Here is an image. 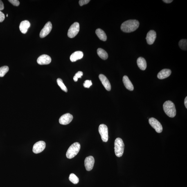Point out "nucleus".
<instances>
[{
  "instance_id": "33",
  "label": "nucleus",
  "mask_w": 187,
  "mask_h": 187,
  "mask_svg": "<svg viewBox=\"0 0 187 187\" xmlns=\"http://www.w3.org/2000/svg\"><path fill=\"white\" fill-rule=\"evenodd\" d=\"M184 104L185 107H186V108L187 109V97H186V98L185 99Z\"/></svg>"
},
{
  "instance_id": "22",
  "label": "nucleus",
  "mask_w": 187,
  "mask_h": 187,
  "mask_svg": "<svg viewBox=\"0 0 187 187\" xmlns=\"http://www.w3.org/2000/svg\"><path fill=\"white\" fill-rule=\"evenodd\" d=\"M57 82L59 87H60L62 91H65V92H67L68 90L67 88H66L65 85H64L62 79L60 78L57 79Z\"/></svg>"
},
{
  "instance_id": "2",
  "label": "nucleus",
  "mask_w": 187,
  "mask_h": 187,
  "mask_svg": "<svg viewBox=\"0 0 187 187\" xmlns=\"http://www.w3.org/2000/svg\"><path fill=\"white\" fill-rule=\"evenodd\" d=\"M163 107L165 112L170 117L172 118L176 116L177 111L173 102L168 100L163 104Z\"/></svg>"
},
{
  "instance_id": "12",
  "label": "nucleus",
  "mask_w": 187,
  "mask_h": 187,
  "mask_svg": "<svg viewBox=\"0 0 187 187\" xmlns=\"http://www.w3.org/2000/svg\"><path fill=\"white\" fill-rule=\"evenodd\" d=\"M51 62V57L49 55H41L37 60V63L40 65H46L50 64Z\"/></svg>"
},
{
  "instance_id": "6",
  "label": "nucleus",
  "mask_w": 187,
  "mask_h": 187,
  "mask_svg": "<svg viewBox=\"0 0 187 187\" xmlns=\"http://www.w3.org/2000/svg\"><path fill=\"white\" fill-rule=\"evenodd\" d=\"M80 24L78 22H75L70 27L68 32V37L71 38L74 37L80 30Z\"/></svg>"
},
{
  "instance_id": "9",
  "label": "nucleus",
  "mask_w": 187,
  "mask_h": 187,
  "mask_svg": "<svg viewBox=\"0 0 187 187\" xmlns=\"http://www.w3.org/2000/svg\"><path fill=\"white\" fill-rule=\"evenodd\" d=\"M73 118L72 115L70 113H66L61 116L59 119V122L61 125H67L71 123Z\"/></svg>"
},
{
  "instance_id": "18",
  "label": "nucleus",
  "mask_w": 187,
  "mask_h": 187,
  "mask_svg": "<svg viewBox=\"0 0 187 187\" xmlns=\"http://www.w3.org/2000/svg\"><path fill=\"white\" fill-rule=\"evenodd\" d=\"M123 82L124 85L125 86L127 89L130 91L134 90V86H133L132 82L129 80L128 77L127 75H125L123 77Z\"/></svg>"
},
{
  "instance_id": "27",
  "label": "nucleus",
  "mask_w": 187,
  "mask_h": 187,
  "mask_svg": "<svg viewBox=\"0 0 187 187\" xmlns=\"http://www.w3.org/2000/svg\"><path fill=\"white\" fill-rule=\"evenodd\" d=\"M8 1L14 6H18L19 5V2L17 0H9Z\"/></svg>"
},
{
  "instance_id": "4",
  "label": "nucleus",
  "mask_w": 187,
  "mask_h": 187,
  "mask_svg": "<svg viewBox=\"0 0 187 187\" xmlns=\"http://www.w3.org/2000/svg\"><path fill=\"white\" fill-rule=\"evenodd\" d=\"M80 149V145L78 143H75L73 144L66 153V157L68 159H71L74 158L78 153Z\"/></svg>"
},
{
  "instance_id": "24",
  "label": "nucleus",
  "mask_w": 187,
  "mask_h": 187,
  "mask_svg": "<svg viewBox=\"0 0 187 187\" xmlns=\"http://www.w3.org/2000/svg\"><path fill=\"white\" fill-rule=\"evenodd\" d=\"M179 47L184 50H187V40L186 39H181L179 42Z\"/></svg>"
},
{
  "instance_id": "5",
  "label": "nucleus",
  "mask_w": 187,
  "mask_h": 187,
  "mask_svg": "<svg viewBox=\"0 0 187 187\" xmlns=\"http://www.w3.org/2000/svg\"><path fill=\"white\" fill-rule=\"evenodd\" d=\"M98 131L103 141L107 142L109 138L108 129L107 126L104 124H101L99 127Z\"/></svg>"
},
{
  "instance_id": "3",
  "label": "nucleus",
  "mask_w": 187,
  "mask_h": 187,
  "mask_svg": "<svg viewBox=\"0 0 187 187\" xmlns=\"http://www.w3.org/2000/svg\"><path fill=\"white\" fill-rule=\"evenodd\" d=\"M125 145L123 140L121 138H118L115 140L114 142V150L117 157H121L123 155Z\"/></svg>"
},
{
  "instance_id": "10",
  "label": "nucleus",
  "mask_w": 187,
  "mask_h": 187,
  "mask_svg": "<svg viewBox=\"0 0 187 187\" xmlns=\"http://www.w3.org/2000/svg\"><path fill=\"white\" fill-rule=\"evenodd\" d=\"M52 29V24L51 23L50 21H48L45 25L44 28L41 30L40 33H39V37L42 38L45 37L49 34L50 32L51 31Z\"/></svg>"
},
{
  "instance_id": "34",
  "label": "nucleus",
  "mask_w": 187,
  "mask_h": 187,
  "mask_svg": "<svg viewBox=\"0 0 187 187\" xmlns=\"http://www.w3.org/2000/svg\"><path fill=\"white\" fill-rule=\"evenodd\" d=\"M6 17H8V14H7Z\"/></svg>"
},
{
  "instance_id": "20",
  "label": "nucleus",
  "mask_w": 187,
  "mask_h": 187,
  "mask_svg": "<svg viewBox=\"0 0 187 187\" xmlns=\"http://www.w3.org/2000/svg\"><path fill=\"white\" fill-rule=\"evenodd\" d=\"M95 32H96L97 35L100 40L104 41L107 40V36L103 30L100 28H98L96 30Z\"/></svg>"
},
{
  "instance_id": "26",
  "label": "nucleus",
  "mask_w": 187,
  "mask_h": 187,
  "mask_svg": "<svg viewBox=\"0 0 187 187\" xmlns=\"http://www.w3.org/2000/svg\"><path fill=\"white\" fill-rule=\"evenodd\" d=\"M92 84V82L90 80H86L83 84L84 87L87 88H89Z\"/></svg>"
},
{
  "instance_id": "32",
  "label": "nucleus",
  "mask_w": 187,
  "mask_h": 187,
  "mask_svg": "<svg viewBox=\"0 0 187 187\" xmlns=\"http://www.w3.org/2000/svg\"><path fill=\"white\" fill-rule=\"evenodd\" d=\"M163 1L164 2L166 3H172L173 1L172 0H163Z\"/></svg>"
},
{
  "instance_id": "13",
  "label": "nucleus",
  "mask_w": 187,
  "mask_h": 187,
  "mask_svg": "<svg viewBox=\"0 0 187 187\" xmlns=\"http://www.w3.org/2000/svg\"><path fill=\"white\" fill-rule=\"evenodd\" d=\"M99 78L106 89L107 91H110L111 89V84L107 77L105 75L101 74L99 75Z\"/></svg>"
},
{
  "instance_id": "19",
  "label": "nucleus",
  "mask_w": 187,
  "mask_h": 187,
  "mask_svg": "<svg viewBox=\"0 0 187 187\" xmlns=\"http://www.w3.org/2000/svg\"><path fill=\"white\" fill-rule=\"evenodd\" d=\"M137 64L138 67L143 71H144L147 68V62L145 59L142 57H140L137 59Z\"/></svg>"
},
{
  "instance_id": "15",
  "label": "nucleus",
  "mask_w": 187,
  "mask_h": 187,
  "mask_svg": "<svg viewBox=\"0 0 187 187\" xmlns=\"http://www.w3.org/2000/svg\"><path fill=\"white\" fill-rule=\"evenodd\" d=\"M30 23L28 20L23 21L20 24L19 28L21 32L23 34H26L27 32L28 29L30 27Z\"/></svg>"
},
{
  "instance_id": "25",
  "label": "nucleus",
  "mask_w": 187,
  "mask_h": 187,
  "mask_svg": "<svg viewBox=\"0 0 187 187\" xmlns=\"http://www.w3.org/2000/svg\"><path fill=\"white\" fill-rule=\"evenodd\" d=\"M8 66H4L0 68V77H3L9 71Z\"/></svg>"
},
{
  "instance_id": "28",
  "label": "nucleus",
  "mask_w": 187,
  "mask_h": 187,
  "mask_svg": "<svg viewBox=\"0 0 187 187\" xmlns=\"http://www.w3.org/2000/svg\"><path fill=\"white\" fill-rule=\"evenodd\" d=\"M90 1L89 0H80L79 1V4L80 6H82L84 5L87 4Z\"/></svg>"
},
{
  "instance_id": "14",
  "label": "nucleus",
  "mask_w": 187,
  "mask_h": 187,
  "mask_svg": "<svg viewBox=\"0 0 187 187\" xmlns=\"http://www.w3.org/2000/svg\"><path fill=\"white\" fill-rule=\"evenodd\" d=\"M156 37V33L154 30H151L147 35L146 39L148 44L152 45L154 44Z\"/></svg>"
},
{
  "instance_id": "16",
  "label": "nucleus",
  "mask_w": 187,
  "mask_h": 187,
  "mask_svg": "<svg viewBox=\"0 0 187 187\" xmlns=\"http://www.w3.org/2000/svg\"><path fill=\"white\" fill-rule=\"evenodd\" d=\"M172 71L169 69H163L158 73L157 77L160 80L168 78L171 74Z\"/></svg>"
},
{
  "instance_id": "8",
  "label": "nucleus",
  "mask_w": 187,
  "mask_h": 187,
  "mask_svg": "<svg viewBox=\"0 0 187 187\" xmlns=\"http://www.w3.org/2000/svg\"><path fill=\"white\" fill-rule=\"evenodd\" d=\"M46 146V143L44 141H41L37 142L33 145V152L36 154L39 153L44 150Z\"/></svg>"
},
{
  "instance_id": "7",
  "label": "nucleus",
  "mask_w": 187,
  "mask_h": 187,
  "mask_svg": "<svg viewBox=\"0 0 187 187\" xmlns=\"http://www.w3.org/2000/svg\"><path fill=\"white\" fill-rule=\"evenodd\" d=\"M149 123L153 128L155 129L156 132L161 133L162 132L163 128L160 122L156 118H151L149 120Z\"/></svg>"
},
{
  "instance_id": "1",
  "label": "nucleus",
  "mask_w": 187,
  "mask_h": 187,
  "mask_svg": "<svg viewBox=\"0 0 187 187\" xmlns=\"http://www.w3.org/2000/svg\"><path fill=\"white\" fill-rule=\"evenodd\" d=\"M139 21L135 19L129 20L125 21L121 25V30L125 33L134 31L139 28Z\"/></svg>"
},
{
  "instance_id": "31",
  "label": "nucleus",
  "mask_w": 187,
  "mask_h": 187,
  "mask_svg": "<svg viewBox=\"0 0 187 187\" xmlns=\"http://www.w3.org/2000/svg\"><path fill=\"white\" fill-rule=\"evenodd\" d=\"M4 8V5H3L2 1H0V11L3 10Z\"/></svg>"
},
{
  "instance_id": "17",
  "label": "nucleus",
  "mask_w": 187,
  "mask_h": 187,
  "mask_svg": "<svg viewBox=\"0 0 187 187\" xmlns=\"http://www.w3.org/2000/svg\"><path fill=\"white\" fill-rule=\"evenodd\" d=\"M83 55V53L82 51H75L70 56V60L72 62H76V61L82 59Z\"/></svg>"
},
{
  "instance_id": "11",
  "label": "nucleus",
  "mask_w": 187,
  "mask_h": 187,
  "mask_svg": "<svg viewBox=\"0 0 187 187\" xmlns=\"http://www.w3.org/2000/svg\"><path fill=\"white\" fill-rule=\"evenodd\" d=\"M95 163V159L92 156L86 157L84 160V166L88 171L92 170Z\"/></svg>"
},
{
  "instance_id": "30",
  "label": "nucleus",
  "mask_w": 187,
  "mask_h": 187,
  "mask_svg": "<svg viewBox=\"0 0 187 187\" xmlns=\"http://www.w3.org/2000/svg\"><path fill=\"white\" fill-rule=\"evenodd\" d=\"M83 74L82 72L79 71L75 74V76L78 79V78H81L82 76L83 75Z\"/></svg>"
},
{
  "instance_id": "21",
  "label": "nucleus",
  "mask_w": 187,
  "mask_h": 187,
  "mask_svg": "<svg viewBox=\"0 0 187 187\" xmlns=\"http://www.w3.org/2000/svg\"><path fill=\"white\" fill-rule=\"evenodd\" d=\"M97 53L99 57L103 60H105L108 57V55L107 52L101 48H98L97 50Z\"/></svg>"
},
{
  "instance_id": "29",
  "label": "nucleus",
  "mask_w": 187,
  "mask_h": 187,
  "mask_svg": "<svg viewBox=\"0 0 187 187\" xmlns=\"http://www.w3.org/2000/svg\"><path fill=\"white\" fill-rule=\"evenodd\" d=\"M5 19V15L4 14L0 11V22H3L4 20Z\"/></svg>"
},
{
  "instance_id": "23",
  "label": "nucleus",
  "mask_w": 187,
  "mask_h": 187,
  "mask_svg": "<svg viewBox=\"0 0 187 187\" xmlns=\"http://www.w3.org/2000/svg\"><path fill=\"white\" fill-rule=\"evenodd\" d=\"M69 179L70 181L74 184H77L79 181L78 178L77 177L75 174L71 173L70 174L69 177Z\"/></svg>"
}]
</instances>
